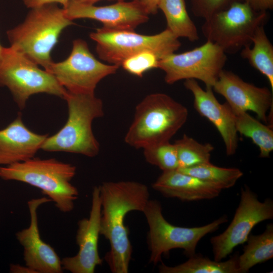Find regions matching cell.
Here are the masks:
<instances>
[{
    "label": "cell",
    "mask_w": 273,
    "mask_h": 273,
    "mask_svg": "<svg viewBox=\"0 0 273 273\" xmlns=\"http://www.w3.org/2000/svg\"><path fill=\"white\" fill-rule=\"evenodd\" d=\"M101 199L100 235L107 239L110 250L104 259L113 273H127L132 247L129 229L125 225L126 214L142 212L150 200L148 187L131 180L104 181L99 186Z\"/></svg>",
    "instance_id": "1"
},
{
    "label": "cell",
    "mask_w": 273,
    "mask_h": 273,
    "mask_svg": "<svg viewBox=\"0 0 273 273\" xmlns=\"http://www.w3.org/2000/svg\"><path fill=\"white\" fill-rule=\"evenodd\" d=\"M30 9L22 23L7 31V37L11 48L47 70L61 32L74 23L57 4Z\"/></svg>",
    "instance_id": "2"
},
{
    "label": "cell",
    "mask_w": 273,
    "mask_h": 273,
    "mask_svg": "<svg viewBox=\"0 0 273 273\" xmlns=\"http://www.w3.org/2000/svg\"><path fill=\"white\" fill-rule=\"evenodd\" d=\"M134 112L124 141L137 149L169 142L188 117L185 106L160 93L146 96L136 105Z\"/></svg>",
    "instance_id": "3"
},
{
    "label": "cell",
    "mask_w": 273,
    "mask_h": 273,
    "mask_svg": "<svg viewBox=\"0 0 273 273\" xmlns=\"http://www.w3.org/2000/svg\"><path fill=\"white\" fill-rule=\"evenodd\" d=\"M76 171L75 166L55 158L33 157L0 166V177L6 180L24 183L39 189L59 210L67 213L74 209L79 195L77 189L71 183Z\"/></svg>",
    "instance_id": "4"
},
{
    "label": "cell",
    "mask_w": 273,
    "mask_h": 273,
    "mask_svg": "<svg viewBox=\"0 0 273 273\" xmlns=\"http://www.w3.org/2000/svg\"><path fill=\"white\" fill-rule=\"evenodd\" d=\"M63 99L68 110L66 123L58 132L46 138L41 149L96 156L100 146L94 134L92 123L104 115L102 101L95 94H74L67 90Z\"/></svg>",
    "instance_id": "5"
},
{
    "label": "cell",
    "mask_w": 273,
    "mask_h": 273,
    "mask_svg": "<svg viewBox=\"0 0 273 273\" xmlns=\"http://www.w3.org/2000/svg\"><path fill=\"white\" fill-rule=\"evenodd\" d=\"M143 213L148 224L147 241L150 251L149 263L156 264L162 256L174 249H181L188 258L196 253L199 242L206 235L216 231L228 221L224 215L203 226L187 228L174 225L164 218L161 203L150 199Z\"/></svg>",
    "instance_id": "6"
},
{
    "label": "cell",
    "mask_w": 273,
    "mask_h": 273,
    "mask_svg": "<svg viewBox=\"0 0 273 273\" xmlns=\"http://www.w3.org/2000/svg\"><path fill=\"white\" fill-rule=\"evenodd\" d=\"M89 36L96 42V52L102 60L119 65L134 55L145 51L155 53L160 60L175 53L180 47L179 38L166 28L154 35L139 34L130 30L98 28Z\"/></svg>",
    "instance_id": "7"
},
{
    "label": "cell",
    "mask_w": 273,
    "mask_h": 273,
    "mask_svg": "<svg viewBox=\"0 0 273 273\" xmlns=\"http://www.w3.org/2000/svg\"><path fill=\"white\" fill-rule=\"evenodd\" d=\"M11 47L0 61V86L6 87L21 110L33 95L45 93L64 99L66 90L55 77Z\"/></svg>",
    "instance_id": "8"
},
{
    "label": "cell",
    "mask_w": 273,
    "mask_h": 273,
    "mask_svg": "<svg viewBox=\"0 0 273 273\" xmlns=\"http://www.w3.org/2000/svg\"><path fill=\"white\" fill-rule=\"evenodd\" d=\"M267 19L266 12L255 11L246 2L240 1L205 20L201 31L207 40L226 54H233L252 44L256 30L264 26Z\"/></svg>",
    "instance_id": "9"
},
{
    "label": "cell",
    "mask_w": 273,
    "mask_h": 273,
    "mask_svg": "<svg viewBox=\"0 0 273 273\" xmlns=\"http://www.w3.org/2000/svg\"><path fill=\"white\" fill-rule=\"evenodd\" d=\"M119 67L99 61L90 52L87 42L78 38L73 41L69 56L63 61L53 62L46 71L70 93L94 94L99 82L115 74Z\"/></svg>",
    "instance_id": "10"
},
{
    "label": "cell",
    "mask_w": 273,
    "mask_h": 273,
    "mask_svg": "<svg viewBox=\"0 0 273 273\" xmlns=\"http://www.w3.org/2000/svg\"><path fill=\"white\" fill-rule=\"evenodd\" d=\"M227 60L226 53L216 44L207 40L203 44L182 53L170 54L159 61L166 83L195 79L212 88Z\"/></svg>",
    "instance_id": "11"
},
{
    "label": "cell",
    "mask_w": 273,
    "mask_h": 273,
    "mask_svg": "<svg viewBox=\"0 0 273 273\" xmlns=\"http://www.w3.org/2000/svg\"><path fill=\"white\" fill-rule=\"evenodd\" d=\"M272 218V199L260 201L248 186L242 188L240 202L231 223L223 233L210 239L214 260L222 261L235 248L246 242L257 224Z\"/></svg>",
    "instance_id": "12"
},
{
    "label": "cell",
    "mask_w": 273,
    "mask_h": 273,
    "mask_svg": "<svg viewBox=\"0 0 273 273\" xmlns=\"http://www.w3.org/2000/svg\"><path fill=\"white\" fill-rule=\"evenodd\" d=\"M212 89L224 98L234 113L251 111L259 120L268 124L273 107L272 91L245 81L231 71L223 70Z\"/></svg>",
    "instance_id": "13"
},
{
    "label": "cell",
    "mask_w": 273,
    "mask_h": 273,
    "mask_svg": "<svg viewBox=\"0 0 273 273\" xmlns=\"http://www.w3.org/2000/svg\"><path fill=\"white\" fill-rule=\"evenodd\" d=\"M101 199L99 186L93 188L92 205L88 218L77 222L75 240L78 247L77 253L61 259L63 270L72 273H94L96 267L102 264L103 259L98 250L100 235Z\"/></svg>",
    "instance_id": "14"
},
{
    "label": "cell",
    "mask_w": 273,
    "mask_h": 273,
    "mask_svg": "<svg viewBox=\"0 0 273 273\" xmlns=\"http://www.w3.org/2000/svg\"><path fill=\"white\" fill-rule=\"evenodd\" d=\"M63 9L66 16L72 21L81 18L93 19L101 22L103 27L109 29L134 30L149 19L148 13L133 1L96 6L70 0Z\"/></svg>",
    "instance_id": "15"
},
{
    "label": "cell",
    "mask_w": 273,
    "mask_h": 273,
    "mask_svg": "<svg viewBox=\"0 0 273 273\" xmlns=\"http://www.w3.org/2000/svg\"><path fill=\"white\" fill-rule=\"evenodd\" d=\"M52 202L48 197L33 198L27 202L30 223L18 231L16 239L23 248V259L26 266L36 273H61V259L55 249L40 237L38 224L37 209L42 204Z\"/></svg>",
    "instance_id": "16"
},
{
    "label": "cell",
    "mask_w": 273,
    "mask_h": 273,
    "mask_svg": "<svg viewBox=\"0 0 273 273\" xmlns=\"http://www.w3.org/2000/svg\"><path fill=\"white\" fill-rule=\"evenodd\" d=\"M184 85L193 94L195 110L209 120L220 133L226 155H234L238 146V137L233 111L226 102L221 104L218 101L212 88L204 90L193 79L185 80Z\"/></svg>",
    "instance_id": "17"
},
{
    "label": "cell",
    "mask_w": 273,
    "mask_h": 273,
    "mask_svg": "<svg viewBox=\"0 0 273 273\" xmlns=\"http://www.w3.org/2000/svg\"><path fill=\"white\" fill-rule=\"evenodd\" d=\"M47 135L36 133L24 123L21 114L0 130V165L21 162L34 157Z\"/></svg>",
    "instance_id": "18"
},
{
    "label": "cell",
    "mask_w": 273,
    "mask_h": 273,
    "mask_svg": "<svg viewBox=\"0 0 273 273\" xmlns=\"http://www.w3.org/2000/svg\"><path fill=\"white\" fill-rule=\"evenodd\" d=\"M152 187L164 197L183 201L212 199L218 197L222 190L215 184L178 169L163 171Z\"/></svg>",
    "instance_id": "19"
},
{
    "label": "cell",
    "mask_w": 273,
    "mask_h": 273,
    "mask_svg": "<svg viewBox=\"0 0 273 273\" xmlns=\"http://www.w3.org/2000/svg\"><path fill=\"white\" fill-rule=\"evenodd\" d=\"M241 49V56L265 76L273 90V46L268 39L264 26L256 30L252 43Z\"/></svg>",
    "instance_id": "20"
},
{
    "label": "cell",
    "mask_w": 273,
    "mask_h": 273,
    "mask_svg": "<svg viewBox=\"0 0 273 273\" xmlns=\"http://www.w3.org/2000/svg\"><path fill=\"white\" fill-rule=\"evenodd\" d=\"M243 253L238 256L240 273L248 272L255 265L273 257V224L266 225L260 235H249Z\"/></svg>",
    "instance_id": "21"
},
{
    "label": "cell",
    "mask_w": 273,
    "mask_h": 273,
    "mask_svg": "<svg viewBox=\"0 0 273 273\" xmlns=\"http://www.w3.org/2000/svg\"><path fill=\"white\" fill-rule=\"evenodd\" d=\"M239 254H236L224 261H216L195 254L186 262L174 266L162 262L159 265L160 273H240Z\"/></svg>",
    "instance_id": "22"
},
{
    "label": "cell",
    "mask_w": 273,
    "mask_h": 273,
    "mask_svg": "<svg viewBox=\"0 0 273 273\" xmlns=\"http://www.w3.org/2000/svg\"><path fill=\"white\" fill-rule=\"evenodd\" d=\"M158 9L165 17L166 28L176 37L192 42L199 39L196 26L187 12L185 0H160Z\"/></svg>",
    "instance_id": "23"
},
{
    "label": "cell",
    "mask_w": 273,
    "mask_h": 273,
    "mask_svg": "<svg viewBox=\"0 0 273 273\" xmlns=\"http://www.w3.org/2000/svg\"><path fill=\"white\" fill-rule=\"evenodd\" d=\"M238 133L250 138L259 149V157L267 158L273 150V129L251 116L247 112L235 113Z\"/></svg>",
    "instance_id": "24"
},
{
    "label": "cell",
    "mask_w": 273,
    "mask_h": 273,
    "mask_svg": "<svg viewBox=\"0 0 273 273\" xmlns=\"http://www.w3.org/2000/svg\"><path fill=\"white\" fill-rule=\"evenodd\" d=\"M180 171L201 180L215 184L222 190L233 187L243 175L237 168H224L210 163L177 169Z\"/></svg>",
    "instance_id": "25"
},
{
    "label": "cell",
    "mask_w": 273,
    "mask_h": 273,
    "mask_svg": "<svg viewBox=\"0 0 273 273\" xmlns=\"http://www.w3.org/2000/svg\"><path fill=\"white\" fill-rule=\"evenodd\" d=\"M174 144L177 151L178 168L191 167L210 162L211 153L214 150L211 144L200 143L185 134Z\"/></svg>",
    "instance_id": "26"
},
{
    "label": "cell",
    "mask_w": 273,
    "mask_h": 273,
    "mask_svg": "<svg viewBox=\"0 0 273 273\" xmlns=\"http://www.w3.org/2000/svg\"><path fill=\"white\" fill-rule=\"evenodd\" d=\"M146 161L163 171L176 170L178 161L175 146L170 142L143 149Z\"/></svg>",
    "instance_id": "27"
},
{
    "label": "cell",
    "mask_w": 273,
    "mask_h": 273,
    "mask_svg": "<svg viewBox=\"0 0 273 273\" xmlns=\"http://www.w3.org/2000/svg\"><path fill=\"white\" fill-rule=\"evenodd\" d=\"M159 60L155 53L145 51L126 59L122 62L120 66L129 73L142 77L147 71L158 68Z\"/></svg>",
    "instance_id": "28"
},
{
    "label": "cell",
    "mask_w": 273,
    "mask_h": 273,
    "mask_svg": "<svg viewBox=\"0 0 273 273\" xmlns=\"http://www.w3.org/2000/svg\"><path fill=\"white\" fill-rule=\"evenodd\" d=\"M240 1L243 0H191L192 11L196 17L206 20Z\"/></svg>",
    "instance_id": "29"
},
{
    "label": "cell",
    "mask_w": 273,
    "mask_h": 273,
    "mask_svg": "<svg viewBox=\"0 0 273 273\" xmlns=\"http://www.w3.org/2000/svg\"><path fill=\"white\" fill-rule=\"evenodd\" d=\"M257 12H266L273 7V0H243Z\"/></svg>",
    "instance_id": "30"
},
{
    "label": "cell",
    "mask_w": 273,
    "mask_h": 273,
    "mask_svg": "<svg viewBox=\"0 0 273 273\" xmlns=\"http://www.w3.org/2000/svg\"><path fill=\"white\" fill-rule=\"evenodd\" d=\"M25 5L29 8L49 4H60L65 8L70 0H23Z\"/></svg>",
    "instance_id": "31"
},
{
    "label": "cell",
    "mask_w": 273,
    "mask_h": 273,
    "mask_svg": "<svg viewBox=\"0 0 273 273\" xmlns=\"http://www.w3.org/2000/svg\"><path fill=\"white\" fill-rule=\"evenodd\" d=\"M139 4L149 15L157 13L160 0H132Z\"/></svg>",
    "instance_id": "32"
},
{
    "label": "cell",
    "mask_w": 273,
    "mask_h": 273,
    "mask_svg": "<svg viewBox=\"0 0 273 273\" xmlns=\"http://www.w3.org/2000/svg\"><path fill=\"white\" fill-rule=\"evenodd\" d=\"M10 272L11 273H36L32 268L25 265L11 263L10 264Z\"/></svg>",
    "instance_id": "33"
},
{
    "label": "cell",
    "mask_w": 273,
    "mask_h": 273,
    "mask_svg": "<svg viewBox=\"0 0 273 273\" xmlns=\"http://www.w3.org/2000/svg\"><path fill=\"white\" fill-rule=\"evenodd\" d=\"M76 1H78L82 3H86V4L94 5L97 2L101 0H76ZM109 1H115L116 2H120V1H124L125 0H109Z\"/></svg>",
    "instance_id": "34"
},
{
    "label": "cell",
    "mask_w": 273,
    "mask_h": 273,
    "mask_svg": "<svg viewBox=\"0 0 273 273\" xmlns=\"http://www.w3.org/2000/svg\"><path fill=\"white\" fill-rule=\"evenodd\" d=\"M4 48L5 47H3L0 43V61H1L3 57Z\"/></svg>",
    "instance_id": "35"
}]
</instances>
